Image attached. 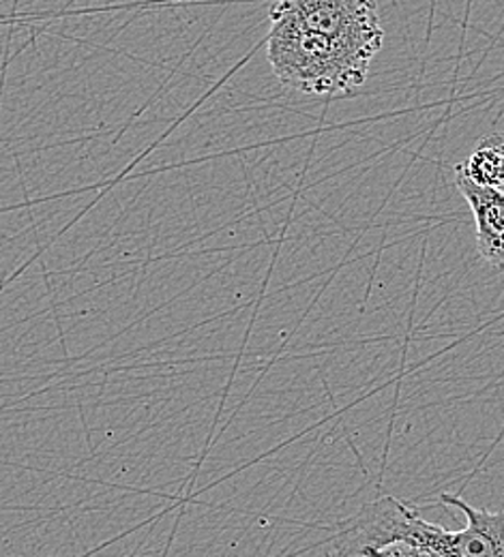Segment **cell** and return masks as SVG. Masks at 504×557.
Here are the masks:
<instances>
[{"label": "cell", "mask_w": 504, "mask_h": 557, "mask_svg": "<svg viewBox=\"0 0 504 557\" xmlns=\"http://www.w3.org/2000/svg\"><path fill=\"white\" fill-rule=\"evenodd\" d=\"M455 189L466 200L475 216L477 251L485 264L504 273V191L483 187L455 170Z\"/></svg>", "instance_id": "obj_4"}, {"label": "cell", "mask_w": 504, "mask_h": 557, "mask_svg": "<svg viewBox=\"0 0 504 557\" xmlns=\"http://www.w3.org/2000/svg\"><path fill=\"white\" fill-rule=\"evenodd\" d=\"M309 30L376 59L384 46V28L376 0H280Z\"/></svg>", "instance_id": "obj_3"}, {"label": "cell", "mask_w": 504, "mask_h": 557, "mask_svg": "<svg viewBox=\"0 0 504 557\" xmlns=\"http://www.w3.org/2000/svg\"><path fill=\"white\" fill-rule=\"evenodd\" d=\"M324 557H333V556H331V554H327V556H324Z\"/></svg>", "instance_id": "obj_6"}, {"label": "cell", "mask_w": 504, "mask_h": 557, "mask_svg": "<svg viewBox=\"0 0 504 557\" xmlns=\"http://www.w3.org/2000/svg\"><path fill=\"white\" fill-rule=\"evenodd\" d=\"M440 502L464 515V530L451 532L428 521L413 504L384 495L333 528V552L337 557H362L386 543L410 541L440 557H504V510L477 508L448 493H442Z\"/></svg>", "instance_id": "obj_1"}, {"label": "cell", "mask_w": 504, "mask_h": 557, "mask_svg": "<svg viewBox=\"0 0 504 557\" xmlns=\"http://www.w3.org/2000/svg\"><path fill=\"white\" fill-rule=\"evenodd\" d=\"M455 170H459L464 176H468L477 185L503 189V136L490 134V136L481 138V141L475 146V150L468 154V159L464 163H459Z\"/></svg>", "instance_id": "obj_5"}, {"label": "cell", "mask_w": 504, "mask_h": 557, "mask_svg": "<svg viewBox=\"0 0 504 557\" xmlns=\"http://www.w3.org/2000/svg\"><path fill=\"white\" fill-rule=\"evenodd\" d=\"M503 144H504V136H503Z\"/></svg>", "instance_id": "obj_8"}, {"label": "cell", "mask_w": 504, "mask_h": 557, "mask_svg": "<svg viewBox=\"0 0 504 557\" xmlns=\"http://www.w3.org/2000/svg\"><path fill=\"white\" fill-rule=\"evenodd\" d=\"M503 189H504V176H503Z\"/></svg>", "instance_id": "obj_7"}, {"label": "cell", "mask_w": 504, "mask_h": 557, "mask_svg": "<svg viewBox=\"0 0 504 557\" xmlns=\"http://www.w3.org/2000/svg\"><path fill=\"white\" fill-rule=\"evenodd\" d=\"M267 59L275 77L309 97H346L369 77L371 59L309 30L282 2L271 9Z\"/></svg>", "instance_id": "obj_2"}]
</instances>
